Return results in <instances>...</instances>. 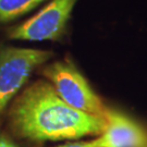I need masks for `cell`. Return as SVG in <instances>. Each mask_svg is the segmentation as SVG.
<instances>
[{
    "instance_id": "8",
    "label": "cell",
    "mask_w": 147,
    "mask_h": 147,
    "mask_svg": "<svg viewBox=\"0 0 147 147\" xmlns=\"http://www.w3.org/2000/svg\"><path fill=\"white\" fill-rule=\"evenodd\" d=\"M0 147H18L16 144L7 140V138H0Z\"/></svg>"
},
{
    "instance_id": "5",
    "label": "cell",
    "mask_w": 147,
    "mask_h": 147,
    "mask_svg": "<svg viewBox=\"0 0 147 147\" xmlns=\"http://www.w3.org/2000/svg\"><path fill=\"white\" fill-rule=\"evenodd\" d=\"M105 120L104 132L92 141L95 147H147V132L124 113L108 109Z\"/></svg>"
},
{
    "instance_id": "7",
    "label": "cell",
    "mask_w": 147,
    "mask_h": 147,
    "mask_svg": "<svg viewBox=\"0 0 147 147\" xmlns=\"http://www.w3.org/2000/svg\"><path fill=\"white\" fill-rule=\"evenodd\" d=\"M58 147H95L93 142H72V143H67L63 144L61 146Z\"/></svg>"
},
{
    "instance_id": "3",
    "label": "cell",
    "mask_w": 147,
    "mask_h": 147,
    "mask_svg": "<svg viewBox=\"0 0 147 147\" xmlns=\"http://www.w3.org/2000/svg\"><path fill=\"white\" fill-rule=\"evenodd\" d=\"M53 55L49 50L32 48H0V112L26 83L35 69Z\"/></svg>"
},
{
    "instance_id": "6",
    "label": "cell",
    "mask_w": 147,
    "mask_h": 147,
    "mask_svg": "<svg viewBox=\"0 0 147 147\" xmlns=\"http://www.w3.org/2000/svg\"><path fill=\"white\" fill-rule=\"evenodd\" d=\"M46 0H0V23H8L34 10Z\"/></svg>"
},
{
    "instance_id": "1",
    "label": "cell",
    "mask_w": 147,
    "mask_h": 147,
    "mask_svg": "<svg viewBox=\"0 0 147 147\" xmlns=\"http://www.w3.org/2000/svg\"><path fill=\"white\" fill-rule=\"evenodd\" d=\"M11 129L32 142L78 140L100 135L104 118L81 112L65 104L47 81H36L13 101L9 111Z\"/></svg>"
},
{
    "instance_id": "2",
    "label": "cell",
    "mask_w": 147,
    "mask_h": 147,
    "mask_svg": "<svg viewBox=\"0 0 147 147\" xmlns=\"http://www.w3.org/2000/svg\"><path fill=\"white\" fill-rule=\"evenodd\" d=\"M42 74L65 104L81 112L105 119L108 108L71 61L50 63L42 68Z\"/></svg>"
},
{
    "instance_id": "4",
    "label": "cell",
    "mask_w": 147,
    "mask_h": 147,
    "mask_svg": "<svg viewBox=\"0 0 147 147\" xmlns=\"http://www.w3.org/2000/svg\"><path fill=\"white\" fill-rule=\"evenodd\" d=\"M78 0H51L38 13L18 26L11 27V39L42 42L58 40L67 28L74 5Z\"/></svg>"
}]
</instances>
